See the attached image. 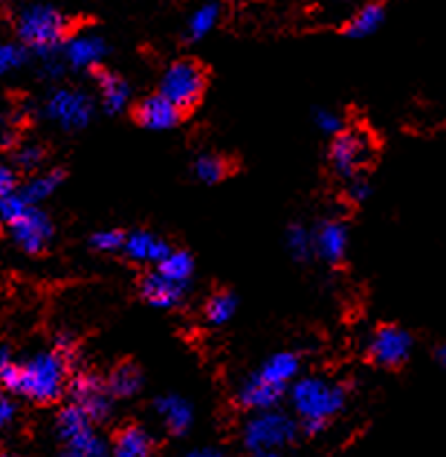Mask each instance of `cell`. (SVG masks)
<instances>
[{
    "instance_id": "1",
    "label": "cell",
    "mask_w": 446,
    "mask_h": 457,
    "mask_svg": "<svg viewBox=\"0 0 446 457\" xmlns=\"http://www.w3.org/2000/svg\"><path fill=\"white\" fill-rule=\"evenodd\" d=\"M70 360L61 353L40 351L29 360L16 364H0V382L12 395H21L36 404H52L70 388Z\"/></svg>"
},
{
    "instance_id": "2",
    "label": "cell",
    "mask_w": 446,
    "mask_h": 457,
    "mask_svg": "<svg viewBox=\"0 0 446 457\" xmlns=\"http://www.w3.org/2000/svg\"><path fill=\"white\" fill-rule=\"evenodd\" d=\"M288 395L306 436H317L324 431L326 424L346 404V388L326 378H317V375L299 378L290 386Z\"/></svg>"
},
{
    "instance_id": "3",
    "label": "cell",
    "mask_w": 446,
    "mask_h": 457,
    "mask_svg": "<svg viewBox=\"0 0 446 457\" xmlns=\"http://www.w3.org/2000/svg\"><path fill=\"white\" fill-rule=\"evenodd\" d=\"M67 29H70V18L54 4H22L13 13V31L18 36V43L25 45L29 52L38 54L40 58L54 56L56 49H62Z\"/></svg>"
},
{
    "instance_id": "4",
    "label": "cell",
    "mask_w": 446,
    "mask_h": 457,
    "mask_svg": "<svg viewBox=\"0 0 446 457\" xmlns=\"http://www.w3.org/2000/svg\"><path fill=\"white\" fill-rule=\"evenodd\" d=\"M301 433V424L285 411H261L252 413L244 424L241 440L250 453H263V451H277L293 445Z\"/></svg>"
},
{
    "instance_id": "5",
    "label": "cell",
    "mask_w": 446,
    "mask_h": 457,
    "mask_svg": "<svg viewBox=\"0 0 446 457\" xmlns=\"http://www.w3.org/2000/svg\"><path fill=\"white\" fill-rule=\"evenodd\" d=\"M56 436L61 442V457H110L112 449L94 431V422L74 404L58 411Z\"/></svg>"
},
{
    "instance_id": "6",
    "label": "cell",
    "mask_w": 446,
    "mask_h": 457,
    "mask_svg": "<svg viewBox=\"0 0 446 457\" xmlns=\"http://www.w3.org/2000/svg\"><path fill=\"white\" fill-rule=\"evenodd\" d=\"M203 89L205 74L194 61H174L161 76L159 94H163L181 112L192 110L203 96Z\"/></svg>"
},
{
    "instance_id": "7",
    "label": "cell",
    "mask_w": 446,
    "mask_h": 457,
    "mask_svg": "<svg viewBox=\"0 0 446 457\" xmlns=\"http://www.w3.org/2000/svg\"><path fill=\"white\" fill-rule=\"evenodd\" d=\"M43 110L45 116L54 120L58 128L71 132V129H83L85 125H89L94 116V101L83 89L62 87L49 94Z\"/></svg>"
},
{
    "instance_id": "8",
    "label": "cell",
    "mask_w": 446,
    "mask_h": 457,
    "mask_svg": "<svg viewBox=\"0 0 446 457\" xmlns=\"http://www.w3.org/2000/svg\"><path fill=\"white\" fill-rule=\"evenodd\" d=\"M70 404L78 406L85 415H87L92 422H103V420L110 418L112 404H114V397H112L107 382H103L98 375L92 373H78L70 379Z\"/></svg>"
},
{
    "instance_id": "9",
    "label": "cell",
    "mask_w": 446,
    "mask_h": 457,
    "mask_svg": "<svg viewBox=\"0 0 446 457\" xmlns=\"http://www.w3.org/2000/svg\"><path fill=\"white\" fill-rule=\"evenodd\" d=\"M370 156V141L359 129H346L337 134L330 145V165L334 172L343 179L359 177V170L364 168Z\"/></svg>"
},
{
    "instance_id": "10",
    "label": "cell",
    "mask_w": 446,
    "mask_h": 457,
    "mask_svg": "<svg viewBox=\"0 0 446 457\" xmlns=\"http://www.w3.org/2000/svg\"><path fill=\"white\" fill-rule=\"evenodd\" d=\"M9 237L27 254H38L47 248L54 235L52 219L40 208H27L13 223H9Z\"/></svg>"
},
{
    "instance_id": "11",
    "label": "cell",
    "mask_w": 446,
    "mask_h": 457,
    "mask_svg": "<svg viewBox=\"0 0 446 457\" xmlns=\"http://www.w3.org/2000/svg\"><path fill=\"white\" fill-rule=\"evenodd\" d=\"M413 353V337L397 326H382L368 342V357L384 369L401 366Z\"/></svg>"
},
{
    "instance_id": "12",
    "label": "cell",
    "mask_w": 446,
    "mask_h": 457,
    "mask_svg": "<svg viewBox=\"0 0 446 457\" xmlns=\"http://www.w3.org/2000/svg\"><path fill=\"white\" fill-rule=\"evenodd\" d=\"M61 52L62 61L74 70H94L105 61V56L110 54V45L94 31H80L65 40Z\"/></svg>"
},
{
    "instance_id": "13",
    "label": "cell",
    "mask_w": 446,
    "mask_h": 457,
    "mask_svg": "<svg viewBox=\"0 0 446 457\" xmlns=\"http://www.w3.org/2000/svg\"><path fill=\"white\" fill-rule=\"evenodd\" d=\"M183 112L174 105L172 101L163 96V94H150L143 98L134 110V119L141 128L150 129V132H168L174 129L181 120Z\"/></svg>"
},
{
    "instance_id": "14",
    "label": "cell",
    "mask_w": 446,
    "mask_h": 457,
    "mask_svg": "<svg viewBox=\"0 0 446 457\" xmlns=\"http://www.w3.org/2000/svg\"><path fill=\"white\" fill-rule=\"evenodd\" d=\"M138 295L145 303L159 311H169V308L181 306L183 299L187 295V286L174 284V281L165 279L159 270L147 272L138 284Z\"/></svg>"
},
{
    "instance_id": "15",
    "label": "cell",
    "mask_w": 446,
    "mask_h": 457,
    "mask_svg": "<svg viewBox=\"0 0 446 457\" xmlns=\"http://www.w3.org/2000/svg\"><path fill=\"white\" fill-rule=\"evenodd\" d=\"M285 388L275 386V384L266 382L261 375H250L244 384L236 391V402L239 406H244L250 413H261V411H272L279 406V402L284 400Z\"/></svg>"
},
{
    "instance_id": "16",
    "label": "cell",
    "mask_w": 446,
    "mask_h": 457,
    "mask_svg": "<svg viewBox=\"0 0 446 457\" xmlns=\"http://www.w3.org/2000/svg\"><path fill=\"white\" fill-rule=\"evenodd\" d=\"M315 254L326 263H339L348 250V228L339 219H326L312 232Z\"/></svg>"
},
{
    "instance_id": "17",
    "label": "cell",
    "mask_w": 446,
    "mask_h": 457,
    "mask_svg": "<svg viewBox=\"0 0 446 457\" xmlns=\"http://www.w3.org/2000/svg\"><path fill=\"white\" fill-rule=\"evenodd\" d=\"M174 250L169 248L168 241H163L161 237L152 235V232L145 230H134L125 237L123 254L129 259V262L136 263H154L159 266L161 262L172 254Z\"/></svg>"
},
{
    "instance_id": "18",
    "label": "cell",
    "mask_w": 446,
    "mask_h": 457,
    "mask_svg": "<svg viewBox=\"0 0 446 457\" xmlns=\"http://www.w3.org/2000/svg\"><path fill=\"white\" fill-rule=\"evenodd\" d=\"M154 411L172 436H186L194 422V411H192L190 402L181 395H174V393L156 397Z\"/></svg>"
},
{
    "instance_id": "19",
    "label": "cell",
    "mask_w": 446,
    "mask_h": 457,
    "mask_svg": "<svg viewBox=\"0 0 446 457\" xmlns=\"http://www.w3.org/2000/svg\"><path fill=\"white\" fill-rule=\"evenodd\" d=\"M96 85L101 92V107L105 114H120L128 107L129 98H132V89H129L128 80L120 76L112 74V71H96Z\"/></svg>"
},
{
    "instance_id": "20",
    "label": "cell",
    "mask_w": 446,
    "mask_h": 457,
    "mask_svg": "<svg viewBox=\"0 0 446 457\" xmlns=\"http://www.w3.org/2000/svg\"><path fill=\"white\" fill-rule=\"evenodd\" d=\"M299 370H301V361H299V357L294 355V353H275L272 357H268L266 361H263V366L259 369L257 375H261L266 382L275 384V386L279 388H288L290 384L297 382V375Z\"/></svg>"
},
{
    "instance_id": "21",
    "label": "cell",
    "mask_w": 446,
    "mask_h": 457,
    "mask_svg": "<svg viewBox=\"0 0 446 457\" xmlns=\"http://www.w3.org/2000/svg\"><path fill=\"white\" fill-rule=\"evenodd\" d=\"M152 436L143 427H125L112 442V457H150Z\"/></svg>"
},
{
    "instance_id": "22",
    "label": "cell",
    "mask_w": 446,
    "mask_h": 457,
    "mask_svg": "<svg viewBox=\"0 0 446 457\" xmlns=\"http://www.w3.org/2000/svg\"><path fill=\"white\" fill-rule=\"evenodd\" d=\"M386 12H384V4L379 3H368L359 9V12L352 13L351 21L343 25V34L348 38H366V36L375 34V31L382 27Z\"/></svg>"
},
{
    "instance_id": "23",
    "label": "cell",
    "mask_w": 446,
    "mask_h": 457,
    "mask_svg": "<svg viewBox=\"0 0 446 457\" xmlns=\"http://www.w3.org/2000/svg\"><path fill=\"white\" fill-rule=\"evenodd\" d=\"M105 382L114 400H129L136 393H141L143 373L134 364H120L112 370Z\"/></svg>"
},
{
    "instance_id": "24",
    "label": "cell",
    "mask_w": 446,
    "mask_h": 457,
    "mask_svg": "<svg viewBox=\"0 0 446 457\" xmlns=\"http://www.w3.org/2000/svg\"><path fill=\"white\" fill-rule=\"evenodd\" d=\"M62 179H65V174H62V170H49V172H43L38 174V177L29 179V181L25 183V186L21 187V196L27 201L29 205H34V208H38L40 201H45L47 196H52L54 192L58 190V186L62 183Z\"/></svg>"
},
{
    "instance_id": "25",
    "label": "cell",
    "mask_w": 446,
    "mask_h": 457,
    "mask_svg": "<svg viewBox=\"0 0 446 457\" xmlns=\"http://www.w3.org/2000/svg\"><path fill=\"white\" fill-rule=\"evenodd\" d=\"M156 270L165 277V279L174 281V284L187 286L190 284L192 275H194V259L186 250H174L165 262L156 266Z\"/></svg>"
},
{
    "instance_id": "26",
    "label": "cell",
    "mask_w": 446,
    "mask_h": 457,
    "mask_svg": "<svg viewBox=\"0 0 446 457\" xmlns=\"http://www.w3.org/2000/svg\"><path fill=\"white\" fill-rule=\"evenodd\" d=\"M219 18H221V7L217 3H208L196 7L187 18V38L201 40L217 27Z\"/></svg>"
},
{
    "instance_id": "27",
    "label": "cell",
    "mask_w": 446,
    "mask_h": 457,
    "mask_svg": "<svg viewBox=\"0 0 446 457\" xmlns=\"http://www.w3.org/2000/svg\"><path fill=\"white\" fill-rule=\"evenodd\" d=\"M236 297L230 290H219L205 302V321L210 326H226L236 312Z\"/></svg>"
},
{
    "instance_id": "28",
    "label": "cell",
    "mask_w": 446,
    "mask_h": 457,
    "mask_svg": "<svg viewBox=\"0 0 446 457\" xmlns=\"http://www.w3.org/2000/svg\"><path fill=\"white\" fill-rule=\"evenodd\" d=\"M285 248L297 262H308L315 254V237L301 223H293L285 232Z\"/></svg>"
},
{
    "instance_id": "29",
    "label": "cell",
    "mask_w": 446,
    "mask_h": 457,
    "mask_svg": "<svg viewBox=\"0 0 446 457\" xmlns=\"http://www.w3.org/2000/svg\"><path fill=\"white\" fill-rule=\"evenodd\" d=\"M192 170H194V177L199 179L201 183L214 186V183H219L227 174V161L217 154H201L196 156L194 168Z\"/></svg>"
},
{
    "instance_id": "30",
    "label": "cell",
    "mask_w": 446,
    "mask_h": 457,
    "mask_svg": "<svg viewBox=\"0 0 446 457\" xmlns=\"http://www.w3.org/2000/svg\"><path fill=\"white\" fill-rule=\"evenodd\" d=\"M29 61V49L22 43H3L0 45V71L7 74V71L21 70L22 65H27Z\"/></svg>"
},
{
    "instance_id": "31",
    "label": "cell",
    "mask_w": 446,
    "mask_h": 457,
    "mask_svg": "<svg viewBox=\"0 0 446 457\" xmlns=\"http://www.w3.org/2000/svg\"><path fill=\"white\" fill-rule=\"evenodd\" d=\"M125 232L114 230H98L89 237V248L96 250V253H123V245H125Z\"/></svg>"
},
{
    "instance_id": "32",
    "label": "cell",
    "mask_w": 446,
    "mask_h": 457,
    "mask_svg": "<svg viewBox=\"0 0 446 457\" xmlns=\"http://www.w3.org/2000/svg\"><path fill=\"white\" fill-rule=\"evenodd\" d=\"M43 159H45L43 147L36 145V143H25V145H21L16 152H13V168L31 172V170L40 168Z\"/></svg>"
},
{
    "instance_id": "33",
    "label": "cell",
    "mask_w": 446,
    "mask_h": 457,
    "mask_svg": "<svg viewBox=\"0 0 446 457\" xmlns=\"http://www.w3.org/2000/svg\"><path fill=\"white\" fill-rule=\"evenodd\" d=\"M27 208H34V205L27 204L25 199L21 196V192H13V195H7V196H0V217H3V221L7 223H13L18 217H21L22 212H25Z\"/></svg>"
},
{
    "instance_id": "34",
    "label": "cell",
    "mask_w": 446,
    "mask_h": 457,
    "mask_svg": "<svg viewBox=\"0 0 446 457\" xmlns=\"http://www.w3.org/2000/svg\"><path fill=\"white\" fill-rule=\"evenodd\" d=\"M312 120H315L317 129L324 134H330V137H337V134H342V116L337 114V112L333 110H326V107H319V110H315V114H312Z\"/></svg>"
},
{
    "instance_id": "35",
    "label": "cell",
    "mask_w": 446,
    "mask_h": 457,
    "mask_svg": "<svg viewBox=\"0 0 446 457\" xmlns=\"http://www.w3.org/2000/svg\"><path fill=\"white\" fill-rule=\"evenodd\" d=\"M370 192H373V187H370V183L361 177L351 179L346 186V196L352 201V204H361V201H366L370 196Z\"/></svg>"
},
{
    "instance_id": "36",
    "label": "cell",
    "mask_w": 446,
    "mask_h": 457,
    "mask_svg": "<svg viewBox=\"0 0 446 457\" xmlns=\"http://www.w3.org/2000/svg\"><path fill=\"white\" fill-rule=\"evenodd\" d=\"M18 190H21V187H18L16 168H12V165H3V168H0V196L13 195V192Z\"/></svg>"
},
{
    "instance_id": "37",
    "label": "cell",
    "mask_w": 446,
    "mask_h": 457,
    "mask_svg": "<svg viewBox=\"0 0 446 457\" xmlns=\"http://www.w3.org/2000/svg\"><path fill=\"white\" fill-rule=\"evenodd\" d=\"M16 402H13L12 397L4 395L3 400H0V424H3V427L12 424L13 418H16Z\"/></svg>"
},
{
    "instance_id": "38",
    "label": "cell",
    "mask_w": 446,
    "mask_h": 457,
    "mask_svg": "<svg viewBox=\"0 0 446 457\" xmlns=\"http://www.w3.org/2000/svg\"><path fill=\"white\" fill-rule=\"evenodd\" d=\"M183 457H223L219 451H212V449H196V451H190L187 455Z\"/></svg>"
},
{
    "instance_id": "39",
    "label": "cell",
    "mask_w": 446,
    "mask_h": 457,
    "mask_svg": "<svg viewBox=\"0 0 446 457\" xmlns=\"http://www.w3.org/2000/svg\"><path fill=\"white\" fill-rule=\"evenodd\" d=\"M435 360L440 361V366H442V369L446 370V344H442V346L437 348V351H435Z\"/></svg>"
},
{
    "instance_id": "40",
    "label": "cell",
    "mask_w": 446,
    "mask_h": 457,
    "mask_svg": "<svg viewBox=\"0 0 446 457\" xmlns=\"http://www.w3.org/2000/svg\"><path fill=\"white\" fill-rule=\"evenodd\" d=\"M252 457H281L277 451H263V453H254Z\"/></svg>"
},
{
    "instance_id": "41",
    "label": "cell",
    "mask_w": 446,
    "mask_h": 457,
    "mask_svg": "<svg viewBox=\"0 0 446 457\" xmlns=\"http://www.w3.org/2000/svg\"><path fill=\"white\" fill-rule=\"evenodd\" d=\"M0 457H16V455H9V453H3Z\"/></svg>"
}]
</instances>
